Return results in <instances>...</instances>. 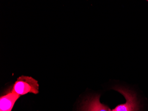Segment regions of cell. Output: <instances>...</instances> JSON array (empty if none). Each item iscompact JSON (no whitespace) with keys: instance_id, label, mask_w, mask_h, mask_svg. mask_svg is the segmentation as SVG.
<instances>
[{"instance_id":"cell-5","label":"cell","mask_w":148,"mask_h":111,"mask_svg":"<svg viewBox=\"0 0 148 111\" xmlns=\"http://www.w3.org/2000/svg\"><path fill=\"white\" fill-rule=\"evenodd\" d=\"M147 1H148V0H147Z\"/></svg>"},{"instance_id":"cell-2","label":"cell","mask_w":148,"mask_h":111,"mask_svg":"<svg viewBox=\"0 0 148 111\" xmlns=\"http://www.w3.org/2000/svg\"><path fill=\"white\" fill-rule=\"evenodd\" d=\"M39 88V84L36 80L31 77L22 76L17 78L11 90L21 96L29 93L38 94Z\"/></svg>"},{"instance_id":"cell-1","label":"cell","mask_w":148,"mask_h":111,"mask_svg":"<svg viewBox=\"0 0 148 111\" xmlns=\"http://www.w3.org/2000/svg\"><path fill=\"white\" fill-rule=\"evenodd\" d=\"M112 89L122 94L125 97L126 102L118 105L111 111H140V103L134 92L121 86H115Z\"/></svg>"},{"instance_id":"cell-4","label":"cell","mask_w":148,"mask_h":111,"mask_svg":"<svg viewBox=\"0 0 148 111\" xmlns=\"http://www.w3.org/2000/svg\"><path fill=\"white\" fill-rule=\"evenodd\" d=\"M21 96L9 90L7 93L1 97L0 111H12L15 103Z\"/></svg>"},{"instance_id":"cell-3","label":"cell","mask_w":148,"mask_h":111,"mask_svg":"<svg viewBox=\"0 0 148 111\" xmlns=\"http://www.w3.org/2000/svg\"><path fill=\"white\" fill-rule=\"evenodd\" d=\"M99 95L88 97L81 103L79 111H111L110 108L101 103Z\"/></svg>"}]
</instances>
